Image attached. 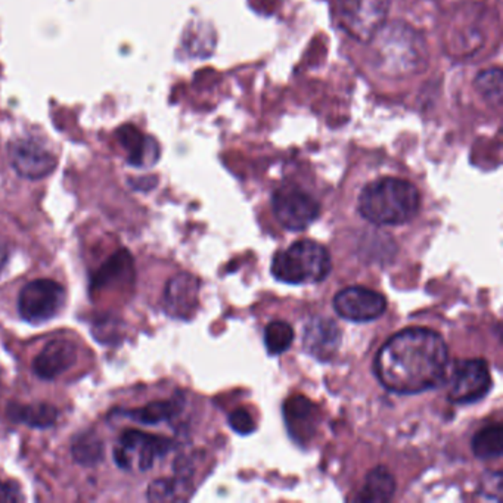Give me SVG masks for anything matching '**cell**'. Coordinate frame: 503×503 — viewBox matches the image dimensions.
I'll return each mask as SVG.
<instances>
[{"mask_svg":"<svg viewBox=\"0 0 503 503\" xmlns=\"http://www.w3.org/2000/svg\"><path fill=\"white\" fill-rule=\"evenodd\" d=\"M294 341V329L286 320H273L265 329V345L272 356L286 353Z\"/></svg>","mask_w":503,"mask_h":503,"instance_id":"603a6c76","label":"cell"},{"mask_svg":"<svg viewBox=\"0 0 503 503\" xmlns=\"http://www.w3.org/2000/svg\"><path fill=\"white\" fill-rule=\"evenodd\" d=\"M181 409L182 403L179 402V398H172V400L148 403L139 409L123 412V415L136 422H141V424L157 425L173 420L181 412Z\"/></svg>","mask_w":503,"mask_h":503,"instance_id":"ffe728a7","label":"cell"},{"mask_svg":"<svg viewBox=\"0 0 503 503\" xmlns=\"http://www.w3.org/2000/svg\"><path fill=\"white\" fill-rule=\"evenodd\" d=\"M446 384L450 402L455 405H471L482 400L490 391V370L482 359L459 361L450 368Z\"/></svg>","mask_w":503,"mask_h":503,"instance_id":"9c48e42d","label":"cell"},{"mask_svg":"<svg viewBox=\"0 0 503 503\" xmlns=\"http://www.w3.org/2000/svg\"><path fill=\"white\" fill-rule=\"evenodd\" d=\"M77 354L79 350L76 343L68 338H54L34 357L31 366L34 375L45 381H52L72 370L76 363Z\"/></svg>","mask_w":503,"mask_h":503,"instance_id":"7c38bea8","label":"cell"},{"mask_svg":"<svg viewBox=\"0 0 503 503\" xmlns=\"http://www.w3.org/2000/svg\"><path fill=\"white\" fill-rule=\"evenodd\" d=\"M24 500L26 498L17 482H0V503H20Z\"/></svg>","mask_w":503,"mask_h":503,"instance_id":"4316f807","label":"cell"},{"mask_svg":"<svg viewBox=\"0 0 503 503\" xmlns=\"http://www.w3.org/2000/svg\"><path fill=\"white\" fill-rule=\"evenodd\" d=\"M200 295V281L191 273L173 277L164 290V309L177 319H189L195 313Z\"/></svg>","mask_w":503,"mask_h":503,"instance_id":"5bb4252c","label":"cell"},{"mask_svg":"<svg viewBox=\"0 0 503 503\" xmlns=\"http://www.w3.org/2000/svg\"><path fill=\"white\" fill-rule=\"evenodd\" d=\"M67 302V291L59 282L40 277L29 282L18 295V311L26 322L42 325L59 315Z\"/></svg>","mask_w":503,"mask_h":503,"instance_id":"5b68a950","label":"cell"},{"mask_svg":"<svg viewBox=\"0 0 503 503\" xmlns=\"http://www.w3.org/2000/svg\"><path fill=\"white\" fill-rule=\"evenodd\" d=\"M9 261V248L6 243L0 241V275L4 273V268L8 265Z\"/></svg>","mask_w":503,"mask_h":503,"instance_id":"83f0119b","label":"cell"},{"mask_svg":"<svg viewBox=\"0 0 503 503\" xmlns=\"http://www.w3.org/2000/svg\"><path fill=\"white\" fill-rule=\"evenodd\" d=\"M341 345V329L332 319H311L303 334V348L318 361H329Z\"/></svg>","mask_w":503,"mask_h":503,"instance_id":"4fadbf2b","label":"cell"},{"mask_svg":"<svg viewBox=\"0 0 503 503\" xmlns=\"http://www.w3.org/2000/svg\"><path fill=\"white\" fill-rule=\"evenodd\" d=\"M173 449V441L166 437L154 436L138 430L123 432L118 445L114 448V461L122 470H151L157 457H161Z\"/></svg>","mask_w":503,"mask_h":503,"instance_id":"8992f818","label":"cell"},{"mask_svg":"<svg viewBox=\"0 0 503 503\" xmlns=\"http://www.w3.org/2000/svg\"><path fill=\"white\" fill-rule=\"evenodd\" d=\"M8 416L13 422L24 424L30 428H38V430H47L55 425L58 420L59 412L49 403H27V405L9 403Z\"/></svg>","mask_w":503,"mask_h":503,"instance_id":"ac0fdd59","label":"cell"},{"mask_svg":"<svg viewBox=\"0 0 503 503\" xmlns=\"http://www.w3.org/2000/svg\"><path fill=\"white\" fill-rule=\"evenodd\" d=\"M229 425L234 431L243 434V436L252 434L256 430L252 413L247 409H236V411L232 412L229 415Z\"/></svg>","mask_w":503,"mask_h":503,"instance_id":"484cf974","label":"cell"},{"mask_svg":"<svg viewBox=\"0 0 503 503\" xmlns=\"http://www.w3.org/2000/svg\"><path fill=\"white\" fill-rule=\"evenodd\" d=\"M327 248L311 239H303L273 257L272 275L277 281L302 286L327 279L331 272Z\"/></svg>","mask_w":503,"mask_h":503,"instance_id":"277c9868","label":"cell"},{"mask_svg":"<svg viewBox=\"0 0 503 503\" xmlns=\"http://www.w3.org/2000/svg\"><path fill=\"white\" fill-rule=\"evenodd\" d=\"M337 315L350 322H372L387 311L386 298L365 286H350L334 298Z\"/></svg>","mask_w":503,"mask_h":503,"instance_id":"8fae6325","label":"cell"},{"mask_svg":"<svg viewBox=\"0 0 503 503\" xmlns=\"http://www.w3.org/2000/svg\"><path fill=\"white\" fill-rule=\"evenodd\" d=\"M272 209L277 222L288 231H304L320 214V206L311 193L297 185H284L272 197Z\"/></svg>","mask_w":503,"mask_h":503,"instance_id":"52a82bcc","label":"cell"},{"mask_svg":"<svg viewBox=\"0 0 503 503\" xmlns=\"http://www.w3.org/2000/svg\"><path fill=\"white\" fill-rule=\"evenodd\" d=\"M316 415H318V409L304 396L290 397L284 405L286 427L295 440L306 441L313 436L318 422Z\"/></svg>","mask_w":503,"mask_h":503,"instance_id":"9a60e30c","label":"cell"},{"mask_svg":"<svg viewBox=\"0 0 503 503\" xmlns=\"http://www.w3.org/2000/svg\"><path fill=\"white\" fill-rule=\"evenodd\" d=\"M181 482L170 478H159L148 487V500L151 502H170L179 499Z\"/></svg>","mask_w":503,"mask_h":503,"instance_id":"d4e9b609","label":"cell"},{"mask_svg":"<svg viewBox=\"0 0 503 503\" xmlns=\"http://www.w3.org/2000/svg\"><path fill=\"white\" fill-rule=\"evenodd\" d=\"M475 88L482 97L486 98L489 101L500 104V99H502V72H500V68H491V70H486L482 74H478L477 80H475Z\"/></svg>","mask_w":503,"mask_h":503,"instance_id":"cb8c5ba5","label":"cell"},{"mask_svg":"<svg viewBox=\"0 0 503 503\" xmlns=\"http://www.w3.org/2000/svg\"><path fill=\"white\" fill-rule=\"evenodd\" d=\"M473 450L480 459H496L502 456L503 430L500 424L482 428L473 439Z\"/></svg>","mask_w":503,"mask_h":503,"instance_id":"7402d4cb","label":"cell"},{"mask_svg":"<svg viewBox=\"0 0 503 503\" xmlns=\"http://www.w3.org/2000/svg\"><path fill=\"white\" fill-rule=\"evenodd\" d=\"M396 480L390 471L378 466L366 477L357 502H388L395 496Z\"/></svg>","mask_w":503,"mask_h":503,"instance_id":"d6986e66","label":"cell"},{"mask_svg":"<svg viewBox=\"0 0 503 503\" xmlns=\"http://www.w3.org/2000/svg\"><path fill=\"white\" fill-rule=\"evenodd\" d=\"M449 353L445 340L428 328H407L391 337L375 359V375L396 395H420L445 381Z\"/></svg>","mask_w":503,"mask_h":503,"instance_id":"6da1fadb","label":"cell"},{"mask_svg":"<svg viewBox=\"0 0 503 503\" xmlns=\"http://www.w3.org/2000/svg\"><path fill=\"white\" fill-rule=\"evenodd\" d=\"M9 161L18 176L29 181H40L56 168V157L36 139H15L9 143Z\"/></svg>","mask_w":503,"mask_h":503,"instance_id":"30bf717a","label":"cell"},{"mask_svg":"<svg viewBox=\"0 0 503 503\" xmlns=\"http://www.w3.org/2000/svg\"><path fill=\"white\" fill-rule=\"evenodd\" d=\"M388 0H338V21L348 36L370 42L386 24Z\"/></svg>","mask_w":503,"mask_h":503,"instance_id":"ba28073f","label":"cell"},{"mask_svg":"<svg viewBox=\"0 0 503 503\" xmlns=\"http://www.w3.org/2000/svg\"><path fill=\"white\" fill-rule=\"evenodd\" d=\"M377 67L395 77L420 70L425 61V47L420 36L407 26H384L371 38Z\"/></svg>","mask_w":503,"mask_h":503,"instance_id":"3957f363","label":"cell"},{"mask_svg":"<svg viewBox=\"0 0 503 503\" xmlns=\"http://www.w3.org/2000/svg\"><path fill=\"white\" fill-rule=\"evenodd\" d=\"M118 141L127 151V161L134 167H149L157 163L159 151L154 139L136 129L131 124L123 126L118 131Z\"/></svg>","mask_w":503,"mask_h":503,"instance_id":"2e32d148","label":"cell"},{"mask_svg":"<svg viewBox=\"0 0 503 503\" xmlns=\"http://www.w3.org/2000/svg\"><path fill=\"white\" fill-rule=\"evenodd\" d=\"M72 455L79 465H98L104 459V443L97 432H80L72 439Z\"/></svg>","mask_w":503,"mask_h":503,"instance_id":"44dd1931","label":"cell"},{"mask_svg":"<svg viewBox=\"0 0 503 503\" xmlns=\"http://www.w3.org/2000/svg\"><path fill=\"white\" fill-rule=\"evenodd\" d=\"M420 191L398 177H382L362 189L357 209L362 217L378 226L411 222L420 211Z\"/></svg>","mask_w":503,"mask_h":503,"instance_id":"7a4b0ae2","label":"cell"},{"mask_svg":"<svg viewBox=\"0 0 503 503\" xmlns=\"http://www.w3.org/2000/svg\"><path fill=\"white\" fill-rule=\"evenodd\" d=\"M134 266L131 252L127 250H118L109 257L108 260L93 275L90 282V291L106 290L115 284H127L133 281Z\"/></svg>","mask_w":503,"mask_h":503,"instance_id":"e0dca14e","label":"cell"}]
</instances>
